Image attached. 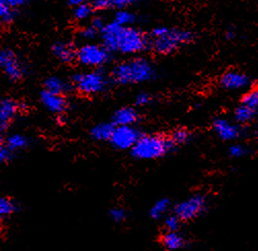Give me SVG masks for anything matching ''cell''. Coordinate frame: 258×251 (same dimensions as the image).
<instances>
[{"instance_id":"9","label":"cell","mask_w":258,"mask_h":251,"mask_svg":"<svg viewBox=\"0 0 258 251\" xmlns=\"http://www.w3.org/2000/svg\"><path fill=\"white\" fill-rule=\"evenodd\" d=\"M140 136L141 133L134 126H115L109 141L116 149L126 150L135 145Z\"/></svg>"},{"instance_id":"19","label":"cell","mask_w":258,"mask_h":251,"mask_svg":"<svg viewBox=\"0 0 258 251\" xmlns=\"http://www.w3.org/2000/svg\"><path fill=\"white\" fill-rule=\"evenodd\" d=\"M114 127L113 122H100L92 128L91 137L96 141H109Z\"/></svg>"},{"instance_id":"21","label":"cell","mask_w":258,"mask_h":251,"mask_svg":"<svg viewBox=\"0 0 258 251\" xmlns=\"http://www.w3.org/2000/svg\"><path fill=\"white\" fill-rule=\"evenodd\" d=\"M240 105L254 117L258 114V89H253L243 96Z\"/></svg>"},{"instance_id":"34","label":"cell","mask_w":258,"mask_h":251,"mask_svg":"<svg viewBox=\"0 0 258 251\" xmlns=\"http://www.w3.org/2000/svg\"><path fill=\"white\" fill-rule=\"evenodd\" d=\"M106 23L104 22V19L103 18H101V17H94V18H92V20H91V25L92 26L94 27V28H96L99 32H100V30L104 27V25H105Z\"/></svg>"},{"instance_id":"13","label":"cell","mask_w":258,"mask_h":251,"mask_svg":"<svg viewBox=\"0 0 258 251\" xmlns=\"http://www.w3.org/2000/svg\"><path fill=\"white\" fill-rule=\"evenodd\" d=\"M213 130L224 141L236 140L242 134L240 126L226 118H216L213 121Z\"/></svg>"},{"instance_id":"31","label":"cell","mask_w":258,"mask_h":251,"mask_svg":"<svg viewBox=\"0 0 258 251\" xmlns=\"http://www.w3.org/2000/svg\"><path fill=\"white\" fill-rule=\"evenodd\" d=\"M109 216L111 218V220H113L114 222H122L125 220L126 218V213H125V210L122 209V208H112L109 212Z\"/></svg>"},{"instance_id":"2","label":"cell","mask_w":258,"mask_h":251,"mask_svg":"<svg viewBox=\"0 0 258 251\" xmlns=\"http://www.w3.org/2000/svg\"><path fill=\"white\" fill-rule=\"evenodd\" d=\"M156 77V69L145 58H132L116 64L111 70V79L121 86L137 85L151 81Z\"/></svg>"},{"instance_id":"3","label":"cell","mask_w":258,"mask_h":251,"mask_svg":"<svg viewBox=\"0 0 258 251\" xmlns=\"http://www.w3.org/2000/svg\"><path fill=\"white\" fill-rule=\"evenodd\" d=\"M194 38L195 35L191 31L160 26L151 31L148 46L157 54L169 55L181 45L191 42Z\"/></svg>"},{"instance_id":"39","label":"cell","mask_w":258,"mask_h":251,"mask_svg":"<svg viewBox=\"0 0 258 251\" xmlns=\"http://www.w3.org/2000/svg\"><path fill=\"white\" fill-rule=\"evenodd\" d=\"M255 137H256V139L258 140V128H257V130H256V132H255Z\"/></svg>"},{"instance_id":"12","label":"cell","mask_w":258,"mask_h":251,"mask_svg":"<svg viewBox=\"0 0 258 251\" xmlns=\"http://www.w3.org/2000/svg\"><path fill=\"white\" fill-rule=\"evenodd\" d=\"M40 103L47 111L58 115L64 113L69 107V102L65 95L55 94L46 90L40 93Z\"/></svg>"},{"instance_id":"33","label":"cell","mask_w":258,"mask_h":251,"mask_svg":"<svg viewBox=\"0 0 258 251\" xmlns=\"http://www.w3.org/2000/svg\"><path fill=\"white\" fill-rule=\"evenodd\" d=\"M13 154L14 153L5 143L0 144V165L9 162L12 159Z\"/></svg>"},{"instance_id":"16","label":"cell","mask_w":258,"mask_h":251,"mask_svg":"<svg viewBox=\"0 0 258 251\" xmlns=\"http://www.w3.org/2000/svg\"><path fill=\"white\" fill-rule=\"evenodd\" d=\"M142 0H91V5L94 10L103 11L107 9H126L127 7L134 6Z\"/></svg>"},{"instance_id":"38","label":"cell","mask_w":258,"mask_h":251,"mask_svg":"<svg viewBox=\"0 0 258 251\" xmlns=\"http://www.w3.org/2000/svg\"><path fill=\"white\" fill-rule=\"evenodd\" d=\"M5 140H6V138L4 136V131L0 130V144H4Z\"/></svg>"},{"instance_id":"15","label":"cell","mask_w":258,"mask_h":251,"mask_svg":"<svg viewBox=\"0 0 258 251\" xmlns=\"http://www.w3.org/2000/svg\"><path fill=\"white\" fill-rule=\"evenodd\" d=\"M139 120V113L133 107H121L112 115L114 126H134Z\"/></svg>"},{"instance_id":"4","label":"cell","mask_w":258,"mask_h":251,"mask_svg":"<svg viewBox=\"0 0 258 251\" xmlns=\"http://www.w3.org/2000/svg\"><path fill=\"white\" fill-rule=\"evenodd\" d=\"M176 147L170 137L163 135H141L131 148L137 160H157L165 157Z\"/></svg>"},{"instance_id":"20","label":"cell","mask_w":258,"mask_h":251,"mask_svg":"<svg viewBox=\"0 0 258 251\" xmlns=\"http://www.w3.org/2000/svg\"><path fill=\"white\" fill-rule=\"evenodd\" d=\"M5 142H6V145L12 150L13 153L20 152V150L27 148L30 145L29 138L20 133L11 134L6 138Z\"/></svg>"},{"instance_id":"35","label":"cell","mask_w":258,"mask_h":251,"mask_svg":"<svg viewBox=\"0 0 258 251\" xmlns=\"http://www.w3.org/2000/svg\"><path fill=\"white\" fill-rule=\"evenodd\" d=\"M8 4L15 10H18L19 8L23 7L27 3V0H7Z\"/></svg>"},{"instance_id":"22","label":"cell","mask_w":258,"mask_h":251,"mask_svg":"<svg viewBox=\"0 0 258 251\" xmlns=\"http://www.w3.org/2000/svg\"><path fill=\"white\" fill-rule=\"evenodd\" d=\"M170 206H171V202L169 199H165V198L161 199L157 201V202L154 203V205L151 207L149 211V215L153 219H160L167 214V212L170 209Z\"/></svg>"},{"instance_id":"36","label":"cell","mask_w":258,"mask_h":251,"mask_svg":"<svg viewBox=\"0 0 258 251\" xmlns=\"http://www.w3.org/2000/svg\"><path fill=\"white\" fill-rule=\"evenodd\" d=\"M87 2H88V0H68V4L72 7H76V6L82 5V4L87 3Z\"/></svg>"},{"instance_id":"24","label":"cell","mask_w":258,"mask_h":251,"mask_svg":"<svg viewBox=\"0 0 258 251\" xmlns=\"http://www.w3.org/2000/svg\"><path fill=\"white\" fill-rule=\"evenodd\" d=\"M135 21L136 16L125 9L117 10L113 18V22H115L118 25H121V26H131L132 24L135 23Z\"/></svg>"},{"instance_id":"7","label":"cell","mask_w":258,"mask_h":251,"mask_svg":"<svg viewBox=\"0 0 258 251\" xmlns=\"http://www.w3.org/2000/svg\"><path fill=\"white\" fill-rule=\"evenodd\" d=\"M0 70L13 83H18L24 79L27 72L25 64L12 48H0Z\"/></svg>"},{"instance_id":"11","label":"cell","mask_w":258,"mask_h":251,"mask_svg":"<svg viewBox=\"0 0 258 251\" xmlns=\"http://www.w3.org/2000/svg\"><path fill=\"white\" fill-rule=\"evenodd\" d=\"M219 85L222 89L227 91H240L247 89L251 85V79L241 71L229 70L222 74Z\"/></svg>"},{"instance_id":"32","label":"cell","mask_w":258,"mask_h":251,"mask_svg":"<svg viewBox=\"0 0 258 251\" xmlns=\"http://www.w3.org/2000/svg\"><path fill=\"white\" fill-rule=\"evenodd\" d=\"M152 101V97L148 93H139L135 98V104L137 106H146L150 104Z\"/></svg>"},{"instance_id":"18","label":"cell","mask_w":258,"mask_h":251,"mask_svg":"<svg viewBox=\"0 0 258 251\" xmlns=\"http://www.w3.org/2000/svg\"><path fill=\"white\" fill-rule=\"evenodd\" d=\"M72 84L67 83L60 77H56V75H53V77H48L44 83H43V90H46L48 92L55 93V94H60V95H65L70 91L72 88Z\"/></svg>"},{"instance_id":"28","label":"cell","mask_w":258,"mask_h":251,"mask_svg":"<svg viewBox=\"0 0 258 251\" xmlns=\"http://www.w3.org/2000/svg\"><path fill=\"white\" fill-rule=\"evenodd\" d=\"M98 34H99V31L90 24L88 26L81 29V31L79 32V37L86 41H92L97 37Z\"/></svg>"},{"instance_id":"30","label":"cell","mask_w":258,"mask_h":251,"mask_svg":"<svg viewBox=\"0 0 258 251\" xmlns=\"http://www.w3.org/2000/svg\"><path fill=\"white\" fill-rule=\"evenodd\" d=\"M180 222H181V220H180L175 214L167 216L166 220H165L166 230L167 231H178Z\"/></svg>"},{"instance_id":"37","label":"cell","mask_w":258,"mask_h":251,"mask_svg":"<svg viewBox=\"0 0 258 251\" xmlns=\"http://www.w3.org/2000/svg\"><path fill=\"white\" fill-rule=\"evenodd\" d=\"M225 37H226V39H234L235 37H236V33H235V31L234 30H227L226 31V33H225Z\"/></svg>"},{"instance_id":"25","label":"cell","mask_w":258,"mask_h":251,"mask_svg":"<svg viewBox=\"0 0 258 251\" xmlns=\"http://www.w3.org/2000/svg\"><path fill=\"white\" fill-rule=\"evenodd\" d=\"M16 17V10L8 4L7 0H0V23L11 24Z\"/></svg>"},{"instance_id":"23","label":"cell","mask_w":258,"mask_h":251,"mask_svg":"<svg viewBox=\"0 0 258 251\" xmlns=\"http://www.w3.org/2000/svg\"><path fill=\"white\" fill-rule=\"evenodd\" d=\"M18 211V205L15 201L9 197H0V218L13 215Z\"/></svg>"},{"instance_id":"6","label":"cell","mask_w":258,"mask_h":251,"mask_svg":"<svg viewBox=\"0 0 258 251\" xmlns=\"http://www.w3.org/2000/svg\"><path fill=\"white\" fill-rule=\"evenodd\" d=\"M109 59L110 52L103 44L88 42L76 49V60L86 67L99 68L106 64Z\"/></svg>"},{"instance_id":"1","label":"cell","mask_w":258,"mask_h":251,"mask_svg":"<svg viewBox=\"0 0 258 251\" xmlns=\"http://www.w3.org/2000/svg\"><path fill=\"white\" fill-rule=\"evenodd\" d=\"M102 43L110 53L134 55L143 52L148 46V38L132 26H121L115 22L104 25L99 32Z\"/></svg>"},{"instance_id":"29","label":"cell","mask_w":258,"mask_h":251,"mask_svg":"<svg viewBox=\"0 0 258 251\" xmlns=\"http://www.w3.org/2000/svg\"><path fill=\"white\" fill-rule=\"evenodd\" d=\"M248 148L245 147L243 144H233L229 149H228V153H229V156L231 158H235V159H240V158H243L245 157L247 154H248Z\"/></svg>"},{"instance_id":"8","label":"cell","mask_w":258,"mask_h":251,"mask_svg":"<svg viewBox=\"0 0 258 251\" xmlns=\"http://www.w3.org/2000/svg\"><path fill=\"white\" fill-rule=\"evenodd\" d=\"M207 208V199L203 195H194L174 207V214L181 221H189L201 216Z\"/></svg>"},{"instance_id":"27","label":"cell","mask_w":258,"mask_h":251,"mask_svg":"<svg viewBox=\"0 0 258 251\" xmlns=\"http://www.w3.org/2000/svg\"><path fill=\"white\" fill-rule=\"evenodd\" d=\"M172 140V142L178 146V145H181V144H184L186 143L191 135H190V132L184 128H179V129H176L170 136H169Z\"/></svg>"},{"instance_id":"26","label":"cell","mask_w":258,"mask_h":251,"mask_svg":"<svg viewBox=\"0 0 258 251\" xmlns=\"http://www.w3.org/2000/svg\"><path fill=\"white\" fill-rule=\"evenodd\" d=\"M74 18L79 21H85L90 19L94 14V8L89 3H84L74 7Z\"/></svg>"},{"instance_id":"14","label":"cell","mask_w":258,"mask_h":251,"mask_svg":"<svg viewBox=\"0 0 258 251\" xmlns=\"http://www.w3.org/2000/svg\"><path fill=\"white\" fill-rule=\"evenodd\" d=\"M76 49L73 43L64 40L56 41L51 45V53L63 63H71L76 60Z\"/></svg>"},{"instance_id":"5","label":"cell","mask_w":258,"mask_h":251,"mask_svg":"<svg viewBox=\"0 0 258 251\" xmlns=\"http://www.w3.org/2000/svg\"><path fill=\"white\" fill-rule=\"evenodd\" d=\"M72 86L84 96H94L105 92L109 85V80L104 72L93 70L88 72H77L71 78Z\"/></svg>"},{"instance_id":"17","label":"cell","mask_w":258,"mask_h":251,"mask_svg":"<svg viewBox=\"0 0 258 251\" xmlns=\"http://www.w3.org/2000/svg\"><path fill=\"white\" fill-rule=\"evenodd\" d=\"M161 243L168 250H178L185 247L186 240L178 231H167L162 236Z\"/></svg>"},{"instance_id":"10","label":"cell","mask_w":258,"mask_h":251,"mask_svg":"<svg viewBox=\"0 0 258 251\" xmlns=\"http://www.w3.org/2000/svg\"><path fill=\"white\" fill-rule=\"evenodd\" d=\"M23 109V105L16 99L4 98L0 101V130L5 132Z\"/></svg>"}]
</instances>
